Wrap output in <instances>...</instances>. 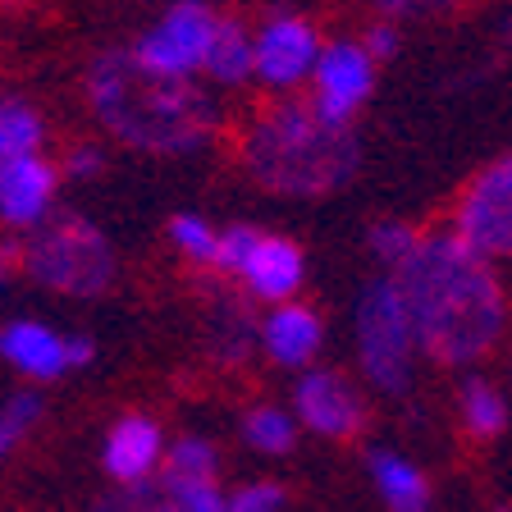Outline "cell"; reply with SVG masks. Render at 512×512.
I'll use <instances>...</instances> for the list:
<instances>
[{"label": "cell", "mask_w": 512, "mask_h": 512, "mask_svg": "<svg viewBox=\"0 0 512 512\" xmlns=\"http://www.w3.org/2000/svg\"><path fill=\"white\" fill-rule=\"evenodd\" d=\"M412 339L444 366L476 362L503 334V288L490 261H480L458 238H421L394 270Z\"/></svg>", "instance_id": "1"}, {"label": "cell", "mask_w": 512, "mask_h": 512, "mask_svg": "<svg viewBox=\"0 0 512 512\" xmlns=\"http://www.w3.org/2000/svg\"><path fill=\"white\" fill-rule=\"evenodd\" d=\"M101 124L119 142L142 151H192L215 128L211 96L197 92L188 78H160L133 60V51H110L87 74Z\"/></svg>", "instance_id": "2"}, {"label": "cell", "mask_w": 512, "mask_h": 512, "mask_svg": "<svg viewBox=\"0 0 512 512\" xmlns=\"http://www.w3.org/2000/svg\"><path fill=\"white\" fill-rule=\"evenodd\" d=\"M362 147L348 124L325 119L311 101H279L243 133V165L270 192L320 197L352 179Z\"/></svg>", "instance_id": "3"}, {"label": "cell", "mask_w": 512, "mask_h": 512, "mask_svg": "<svg viewBox=\"0 0 512 512\" xmlns=\"http://www.w3.org/2000/svg\"><path fill=\"white\" fill-rule=\"evenodd\" d=\"M23 270L37 284L55 288V293H74V298H96L115 284V252H110L106 234L78 211H55L46 224H37L28 247L19 252Z\"/></svg>", "instance_id": "4"}, {"label": "cell", "mask_w": 512, "mask_h": 512, "mask_svg": "<svg viewBox=\"0 0 512 512\" xmlns=\"http://www.w3.org/2000/svg\"><path fill=\"white\" fill-rule=\"evenodd\" d=\"M412 320H407L403 293L394 279H375L366 284L357 302V352H362V371L380 394L398 398L412 384Z\"/></svg>", "instance_id": "5"}, {"label": "cell", "mask_w": 512, "mask_h": 512, "mask_svg": "<svg viewBox=\"0 0 512 512\" xmlns=\"http://www.w3.org/2000/svg\"><path fill=\"white\" fill-rule=\"evenodd\" d=\"M458 238L462 247L490 261V256H512V151L494 160L458 202Z\"/></svg>", "instance_id": "6"}, {"label": "cell", "mask_w": 512, "mask_h": 512, "mask_svg": "<svg viewBox=\"0 0 512 512\" xmlns=\"http://www.w3.org/2000/svg\"><path fill=\"white\" fill-rule=\"evenodd\" d=\"M215 23L220 19L206 10L202 0H179V5L133 46V60L160 78H188L192 69L202 64L206 46H211Z\"/></svg>", "instance_id": "7"}, {"label": "cell", "mask_w": 512, "mask_h": 512, "mask_svg": "<svg viewBox=\"0 0 512 512\" xmlns=\"http://www.w3.org/2000/svg\"><path fill=\"white\" fill-rule=\"evenodd\" d=\"M302 426L325 439H352L366 426V403L339 371H307L293 389Z\"/></svg>", "instance_id": "8"}, {"label": "cell", "mask_w": 512, "mask_h": 512, "mask_svg": "<svg viewBox=\"0 0 512 512\" xmlns=\"http://www.w3.org/2000/svg\"><path fill=\"white\" fill-rule=\"evenodd\" d=\"M320 37L307 19H270L266 32L252 42V74L270 87H293L316 69Z\"/></svg>", "instance_id": "9"}, {"label": "cell", "mask_w": 512, "mask_h": 512, "mask_svg": "<svg viewBox=\"0 0 512 512\" xmlns=\"http://www.w3.org/2000/svg\"><path fill=\"white\" fill-rule=\"evenodd\" d=\"M311 74H316V101H311V106L325 119H334V124H348L352 110L371 96V83H375L366 51L352 42L325 46V51L316 55V69H311Z\"/></svg>", "instance_id": "10"}, {"label": "cell", "mask_w": 512, "mask_h": 512, "mask_svg": "<svg viewBox=\"0 0 512 512\" xmlns=\"http://www.w3.org/2000/svg\"><path fill=\"white\" fill-rule=\"evenodd\" d=\"M160 458H165V435H160L156 421H147V416H124V421L110 426L106 471L119 485H142Z\"/></svg>", "instance_id": "11"}, {"label": "cell", "mask_w": 512, "mask_h": 512, "mask_svg": "<svg viewBox=\"0 0 512 512\" xmlns=\"http://www.w3.org/2000/svg\"><path fill=\"white\" fill-rule=\"evenodd\" d=\"M55 197V170L37 156L0 165V215L10 224H37Z\"/></svg>", "instance_id": "12"}, {"label": "cell", "mask_w": 512, "mask_h": 512, "mask_svg": "<svg viewBox=\"0 0 512 512\" xmlns=\"http://www.w3.org/2000/svg\"><path fill=\"white\" fill-rule=\"evenodd\" d=\"M238 275L252 284L256 298H288V293L302 284V252H298V243H288V238L261 234Z\"/></svg>", "instance_id": "13"}, {"label": "cell", "mask_w": 512, "mask_h": 512, "mask_svg": "<svg viewBox=\"0 0 512 512\" xmlns=\"http://www.w3.org/2000/svg\"><path fill=\"white\" fill-rule=\"evenodd\" d=\"M0 352L32 380H55L64 371V339L37 320H14L0 330Z\"/></svg>", "instance_id": "14"}, {"label": "cell", "mask_w": 512, "mask_h": 512, "mask_svg": "<svg viewBox=\"0 0 512 512\" xmlns=\"http://www.w3.org/2000/svg\"><path fill=\"white\" fill-rule=\"evenodd\" d=\"M366 467H371V480L380 499L389 503V512H430V480L416 462H407L394 448H375Z\"/></svg>", "instance_id": "15"}, {"label": "cell", "mask_w": 512, "mask_h": 512, "mask_svg": "<svg viewBox=\"0 0 512 512\" xmlns=\"http://www.w3.org/2000/svg\"><path fill=\"white\" fill-rule=\"evenodd\" d=\"M320 316L311 307H298V302H288V307H279L275 316L266 320V330H261V339H266V352L275 357L279 366H302L316 357L320 348Z\"/></svg>", "instance_id": "16"}, {"label": "cell", "mask_w": 512, "mask_h": 512, "mask_svg": "<svg viewBox=\"0 0 512 512\" xmlns=\"http://www.w3.org/2000/svg\"><path fill=\"white\" fill-rule=\"evenodd\" d=\"M202 64L211 69L215 83H243V78H252V37L243 32V23H215L211 32V46H206Z\"/></svg>", "instance_id": "17"}, {"label": "cell", "mask_w": 512, "mask_h": 512, "mask_svg": "<svg viewBox=\"0 0 512 512\" xmlns=\"http://www.w3.org/2000/svg\"><path fill=\"white\" fill-rule=\"evenodd\" d=\"M462 421H467V430L476 439H494L508 426V403H503V394L494 384L467 380V389H462Z\"/></svg>", "instance_id": "18"}, {"label": "cell", "mask_w": 512, "mask_h": 512, "mask_svg": "<svg viewBox=\"0 0 512 512\" xmlns=\"http://www.w3.org/2000/svg\"><path fill=\"white\" fill-rule=\"evenodd\" d=\"M42 142V119L32 115L23 101H0V165L5 160H23Z\"/></svg>", "instance_id": "19"}, {"label": "cell", "mask_w": 512, "mask_h": 512, "mask_svg": "<svg viewBox=\"0 0 512 512\" xmlns=\"http://www.w3.org/2000/svg\"><path fill=\"white\" fill-rule=\"evenodd\" d=\"M220 471V453H215L211 439L202 435H183L179 444L165 453V480H215Z\"/></svg>", "instance_id": "20"}, {"label": "cell", "mask_w": 512, "mask_h": 512, "mask_svg": "<svg viewBox=\"0 0 512 512\" xmlns=\"http://www.w3.org/2000/svg\"><path fill=\"white\" fill-rule=\"evenodd\" d=\"M243 435H247V444L256 448V453H288L293 448V439H298V426H293V416L288 412H279V407H252L247 412V421H243Z\"/></svg>", "instance_id": "21"}, {"label": "cell", "mask_w": 512, "mask_h": 512, "mask_svg": "<svg viewBox=\"0 0 512 512\" xmlns=\"http://www.w3.org/2000/svg\"><path fill=\"white\" fill-rule=\"evenodd\" d=\"M37 421H42V398L37 394H14L10 403L0 407V458H5L23 439V430H32Z\"/></svg>", "instance_id": "22"}, {"label": "cell", "mask_w": 512, "mask_h": 512, "mask_svg": "<svg viewBox=\"0 0 512 512\" xmlns=\"http://www.w3.org/2000/svg\"><path fill=\"white\" fill-rule=\"evenodd\" d=\"M160 485L170 490L179 512H229V499L220 494L215 480H165L160 476Z\"/></svg>", "instance_id": "23"}, {"label": "cell", "mask_w": 512, "mask_h": 512, "mask_svg": "<svg viewBox=\"0 0 512 512\" xmlns=\"http://www.w3.org/2000/svg\"><path fill=\"white\" fill-rule=\"evenodd\" d=\"M416 243H421V234H416L412 224L384 220V224H375V229H371V252L380 256V261H389L394 270L416 252Z\"/></svg>", "instance_id": "24"}, {"label": "cell", "mask_w": 512, "mask_h": 512, "mask_svg": "<svg viewBox=\"0 0 512 512\" xmlns=\"http://www.w3.org/2000/svg\"><path fill=\"white\" fill-rule=\"evenodd\" d=\"M170 234H174V243L192 256V261H211L215 266V234L206 229L202 215H174Z\"/></svg>", "instance_id": "25"}, {"label": "cell", "mask_w": 512, "mask_h": 512, "mask_svg": "<svg viewBox=\"0 0 512 512\" xmlns=\"http://www.w3.org/2000/svg\"><path fill=\"white\" fill-rule=\"evenodd\" d=\"M256 229L252 224H234L224 238H215V266L220 270H243V261L252 256V247H256Z\"/></svg>", "instance_id": "26"}, {"label": "cell", "mask_w": 512, "mask_h": 512, "mask_svg": "<svg viewBox=\"0 0 512 512\" xmlns=\"http://www.w3.org/2000/svg\"><path fill=\"white\" fill-rule=\"evenodd\" d=\"M284 508V485L275 480H252L229 499V512H279Z\"/></svg>", "instance_id": "27"}, {"label": "cell", "mask_w": 512, "mask_h": 512, "mask_svg": "<svg viewBox=\"0 0 512 512\" xmlns=\"http://www.w3.org/2000/svg\"><path fill=\"white\" fill-rule=\"evenodd\" d=\"M124 499H128V512H179V503L170 499V490H165L160 480H156V485H151V480L128 485Z\"/></svg>", "instance_id": "28"}, {"label": "cell", "mask_w": 512, "mask_h": 512, "mask_svg": "<svg viewBox=\"0 0 512 512\" xmlns=\"http://www.w3.org/2000/svg\"><path fill=\"white\" fill-rule=\"evenodd\" d=\"M366 60H389V55L398 51V32H394V23H375L371 32H366Z\"/></svg>", "instance_id": "29"}, {"label": "cell", "mask_w": 512, "mask_h": 512, "mask_svg": "<svg viewBox=\"0 0 512 512\" xmlns=\"http://www.w3.org/2000/svg\"><path fill=\"white\" fill-rule=\"evenodd\" d=\"M384 14H398V19H407V14H435L444 10L448 0H375Z\"/></svg>", "instance_id": "30"}, {"label": "cell", "mask_w": 512, "mask_h": 512, "mask_svg": "<svg viewBox=\"0 0 512 512\" xmlns=\"http://www.w3.org/2000/svg\"><path fill=\"white\" fill-rule=\"evenodd\" d=\"M101 165H106V160H101L96 147H74L69 156H64V170L69 174H101Z\"/></svg>", "instance_id": "31"}, {"label": "cell", "mask_w": 512, "mask_h": 512, "mask_svg": "<svg viewBox=\"0 0 512 512\" xmlns=\"http://www.w3.org/2000/svg\"><path fill=\"white\" fill-rule=\"evenodd\" d=\"M92 352V339H64V366H87Z\"/></svg>", "instance_id": "32"}, {"label": "cell", "mask_w": 512, "mask_h": 512, "mask_svg": "<svg viewBox=\"0 0 512 512\" xmlns=\"http://www.w3.org/2000/svg\"><path fill=\"white\" fill-rule=\"evenodd\" d=\"M14 261H19V252H14V247H0V284H5V275L14 270Z\"/></svg>", "instance_id": "33"}, {"label": "cell", "mask_w": 512, "mask_h": 512, "mask_svg": "<svg viewBox=\"0 0 512 512\" xmlns=\"http://www.w3.org/2000/svg\"><path fill=\"white\" fill-rule=\"evenodd\" d=\"M92 512H128V499H124V494H115V499H101Z\"/></svg>", "instance_id": "34"}, {"label": "cell", "mask_w": 512, "mask_h": 512, "mask_svg": "<svg viewBox=\"0 0 512 512\" xmlns=\"http://www.w3.org/2000/svg\"><path fill=\"white\" fill-rule=\"evenodd\" d=\"M494 512H512V508H494Z\"/></svg>", "instance_id": "35"}]
</instances>
